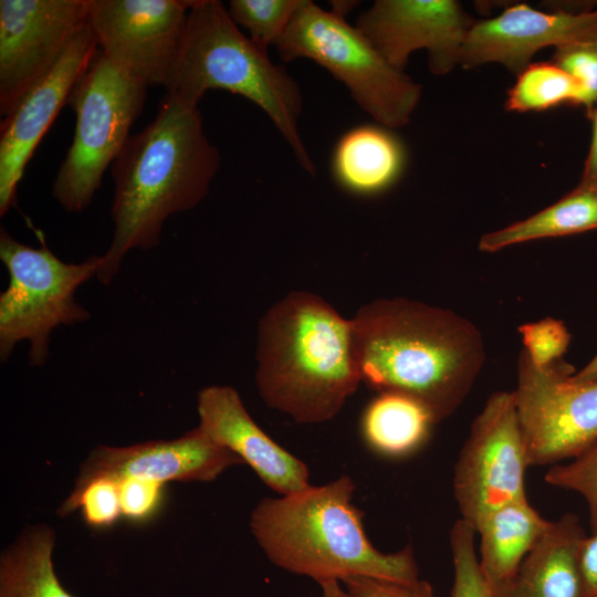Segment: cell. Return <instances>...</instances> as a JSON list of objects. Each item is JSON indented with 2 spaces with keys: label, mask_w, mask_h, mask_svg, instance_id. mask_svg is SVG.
Returning <instances> with one entry per match:
<instances>
[{
  "label": "cell",
  "mask_w": 597,
  "mask_h": 597,
  "mask_svg": "<svg viewBox=\"0 0 597 597\" xmlns=\"http://www.w3.org/2000/svg\"><path fill=\"white\" fill-rule=\"evenodd\" d=\"M219 166L199 107L166 93L154 119L130 135L112 165L114 233L96 279L109 284L129 251L158 245L166 220L203 200Z\"/></svg>",
  "instance_id": "1"
},
{
  "label": "cell",
  "mask_w": 597,
  "mask_h": 597,
  "mask_svg": "<svg viewBox=\"0 0 597 597\" xmlns=\"http://www.w3.org/2000/svg\"><path fill=\"white\" fill-rule=\"evenodd\" d=\"M350 322L362 383L420 401L437 422L463 402L485 362L480 331L451 310L378 298Z\"/></svg>",
  "instance_id": "2"
},
{
  "label": "cell",
  "mask_w": 597,
  "mask_h": 597,
  "mask_svg": "<svg viewBox=\"0 0 597 597\" xmlns=\"http://www.w3.org/2000/svg\"><path fill=\"white\" fill-rule=\"evenodd\" d=\"M256 363L265 405L297 423L329 421L362 383L350 320L306 291L289 293L262 316Z\"/></svg>",
  "instance_id": "3"
},
{
  "label": "cell",
  "mask_w": 597,
  "mask_h": 597,
  "mask_svg": "<svg viewBox=\"0 0 597 597\" xmlns=\"http://www.w3.org/2000/svg\"><path fill=\"white\" fill-rule=\"evenodd\" d=\"M348 475L280 498L262 499L250 516L259 546L275 566L317 584L368 576L400 583L419 580L410 545L383 553L369 541L363 512L354 503Z\"/></svg>",
  "instance_id": "4"
},
{
  "label": "cell",
  "mask_w": 597,
  "mask_h": 597,
  "mask_svg": "<svg viewBox=\"0 0 597 597\" xmlns=\"http://www.w3.org/2000/svg\"><path fill=\"white\" fill-rule=\"evenodd\" d=\"M164 87L197 106L208 90H226L248 98L271 118L298 164L315 174L298 132L302 95L297 83L240 31L221 1H195Z\"/></svg>",
  "instance_id": "5"
},
{
  "label": "cell",
  "mask_w": 597,
  "mask_h": 597,
  "mask_svg": "<svg viewBox=\"0 0 597 597\" xmlns=\"http://www.w3.org/2000/svg\"><path fill=\"white\" fill-rule=\"evenodd\" d=\"M275 46L285 62L308 59L326 69L387 128L408 124L419 104L420 84L392 67L345 15L311 0H302Z\"/></svg>",
  "instance_id": "6"
},
{
  "label": "cell",
  "mask_w": 597,
  "mask_h": 597,
  "mask_svg": "<svg viewBox=\"0 0 597 597\" xmlns=\"http://www.w3.org/2000/svg\"><path fill=\"white\" fill-rule=\"evenodd\" d=\"M147 88L100 51L73 86L67 104L76 117L74 136L52 188L66 212H81L91 205L106 169L130 137Z\"/></svg>",
  "instance_id": "7"
},
{
  "label": "cell",
  "mask_w": 597,
  "mask_h": 597,
  "mask_svg": "<svg viewBox=\"0 0 597 597\" xmlns=\"http://www.w3.org/2000/svg\"><path fill=\"white\" fill-rule=\"evenodd\" d=\"M0 259L9 274V284L0 294V358L7 362L14 347L25 341L29 363L42 366L50 356L52 332L90 318L75 293L97 275L101 255L67 263L44 243L27 245L1 228Z\"/></svg>",
  "instance_id": "8"
},
{
  "label": "cell",
  "mask_w": 597,
  "mask_h": 597,
  "mask_svg": "<svg viewBox=\"0 0 597 597\" xmlns=\"http://www.w3.org/2000/svg\"><path fill=\"white\" fill-rule=\"evenodd\" d=\"M574 374L564 359L537 367L520 353L513 392L530 465L573 460L597 440V380Z\"/></svg>",
  "instance_id": "9"
},
{
  "label": "cell",
  "mask_w": 597,
  "mask_h": 597,
  "mask_svg": "<svg viewBox=\"0 0 597 597\" xmlns=\"http://www.w3.org/2000/svg\"><path fill=\"white\" fill-rule=\"evenodd\" d=\"M528 465L514 392H493L473 420L454 467L453 494L460 519L476 532L491 512L526 498Z\"/></svg>",
  "instance_id": "10"
},
{
  "label": "cell",
  "mask_w": 597,
  "mask_h": 597,
  "mask_svg": "<svg viewBox=\"0 0 597 597\" xmlns=\"http://www.w3.org/2000/svg\"><path fill=\"white\" fill-rule=\"evenodd\" d=\"M196 0H91L88 27L117 67L149 86H165Z\"/></svg>",
  "instance_id": "11"
},
{
  "label": "cell",
  "mask_w": 597,
  "mask_h": 597,
  "mask_svg": "<svg viewBox=\"0 0 597 597\" xmlns=\"http://www.w3.org/2000/svg\"><path fill=\"white\" fill-rule=\"evenodd\" d=\"M91 0L0 1V114L61 60L88 24Z\"/></svg>",
  "instance_id": "12"
},
{
  "label": "cell",
  "mask_w": 597,
  "mask_h": 597,
  "mask_svg": "<svg viewBox=\"0 0 597 597\" xmlns=\"http://www.w3.org/2000/svg\"><path fill=\"white\" fill-rule=\"evenodd\" d=\"M474 20L453 0H377L355 27L381 56L404 72L412 52L426 49L434 75L460 64V54Z\"/></svg>",
  "instance_id": "13"
},
{
  "label": "cell",
  "mask_w": 597,
  "mask_h": 597,
  "mask_svg": "<svg viewBox=\"0 0 597 597\" xmlns=\"http://www.w3.org/2000/svg\"><path fill=\"white\" fill-rule=\"evenodd\" d=\"M98 53L87 24L56 65L17 103L0 125V216L17 201L25 167L70 93Z\"/></svg>",
  "instance_id": "14"
},
{
  "label": "cell",
  "mask_w": 597,
  "mask_h": 597,
  "mask_svg": "<svg viewBox=\"0 0 597 597\" xmlns=\"http://www.w3.org/2000/svg\"><path fill=\"white\" fill-rule=\"evenodd\" d=\"M587 41H597V8L543 12L519 3L474 22L462 46L460 65L472 69L494 62L519 75L540 50Z\"/></svg>",
  "instance_id": "15"
},
{
  "label": "cell",
  "mask_w": 597,
  "mask_h": 597,
  "mask_svg": "<svg viewBox=\"0 0 597 597\" xmlns=\"http://www.w3.org/2000/svg\"><path fill=\"white\" fill-rule=\"evenodd\" d=\"M238 464L244 463L197 427L172 440L146 441L119 448L100 446L84 461L75 485L96 476L117 481L137 478L163 484L169 481L209 482Z\"/></svg>",
  "instance_id": "16"
},
{
  "label": "cell",
  "mask_w": 597,
  "mask_h": 597,
  "mask_svg": "<svg viewBox=\"0 0 597 597\" xmlns=\"http://www.w3.org/2000/svg\"><path fill=\"white\" fill-rule=\"evenodd\" d=\"M199 428L217 444L238 455L280 495L311 485L308 467L269 437L251 418L238 391L209 386L198 394Z\"/></svg>",
  "instance_id": "17"
},
{
  "label": "cell",
  "mask_w": 597,
  "mask_h": 597,
  "mask_svg": "<svg viewBox=\"0 0 597 597\" xmlns=\"http://www.w3.org/2000/svg\"><path fill=\"white\" fill-rule=\"evenodd\" d=\"M586 536L573 513L551 521L514 575L493 589L495 597H583L579 553Z\"/></svg>",
  "instance_id": "18"
},
{
  "label": "cell",
  "mask_w": 597,
  "mask_h": 597,
  "mask_svg": "<svg viewBox=\"0 0 597 597\" xmlns=\"http://www.w3.org/2000/svg\"><path fill=\"white\" fill-rule=\"evenodd\" d=\"M332 174L350 193L373 196L390 188L406 166L400 139L383 125H359L337 140L332 155Z\"/></svg>",
  "instance_id": "19"
},
{
  "label": "cell",
  "mask_w": 597,
  "mask_h": 597,
  "mask_svg": "<svg viewBox=\"0 0 597 597\" xmlns=\"http://www.w3.org/2000/svg\"><path fill=\"white\" fill-rule=\"evenodd\" d=\"M549 523L526 498L498 507L481 521L476 527L480 536L479 563L492 589L514 575Z\"/></svg>",
  "instance_id": "20"
},
{
  "label": "cell",
  "mask_w": 597,
  "mask_h": 597,
  "mask_svg": "<svg viewBox=\"0 0 597 597\" xmlns=\"http://www.w3.org/2000/svg\"><path fill=\"white\" fill-rule=\"evenodd\" d=\"M436 423L420 401L398 392H378L360 416L359 433L373 453L397 460L419 451Z\"/></svg>",
  "instance_id": "21"
},
{
  "label": "cell",
  "mask_w": 597,
  "mask_h": 597,
  "mask_svg": "<svg viewBox=\"0 0 597 597\" xmlns=\"http://www.w3.org/2000/svg\"><path fill=\"white\" fill-rule=\"evenodd\" d=\"M55 534L45 525L27 530L0 559V597H75L53 567Z\"/></svg>",
  "instance_id": "22"
},
{
  "label": "cell",
  "mask_w": 597,
  "mask_h": 597,
  "mask_svg": "<svg viewBox=\"0 0 597 597\" xmlns=\"http://www.w3.org/2000/svg\"><path fill=\"white\" fill-rule=\"evenodd\" d=\"M594 229H597V190L577 186L537 213L483 234L478 249L482 252H496L526 241L570 235Z\"/></svg>",
  "instance_id": "23"
},
{
  "label": "cell",
  "mask_w": 597,
  "mask_h": 597,
  "mask_svg": "<svg viewBox=\"0 0 597 597\" xmlns=\"http://www.w3.org/2000/svg\"><path fill=\"white\" fill-rule=\"evenodd\" d=\"M578 83L553 62L530 63L507 92L505 109L542 112L562 104L580 106Z\"/></svg>",
  "instance_id": "24"
},
{
  "label": "cell",
  "mask_w": 597,
  "mask_h": 597,
  "mask_svg": "<svg viewBox=\"0 0 597 597\" xmlns=\"http://www.w3.org/2000/svg\"><path fill=\"white\" fill-rule=\"evenodd\" d=\"M302 0H231L228 12L237 25L248 30L260 49L275 45L287 29Z\"/></svg>",
  "instance_id": "25"
},
{
  "label": "cell",
  "mask_w": 597,
  "mask_h": 597,
  "mask_svg": "<svg viewBox=\"0 0 597 597\" xmlns=\"http://www.w3.org/2000/svg\"><path fill=\"white\" fill-rule=\"evenodd\" d=\"M77 509H81L82 516L90 526H112L122 515L118 481L108 476H96L74 485L57 513L66 516Z\"/></svg>",
  "instance_id": "26"
},
{
  "label": "cell",
  "mask_w": 597,
  "mask_h": 597,
  "mask_svg": "<svg viewBox=\"0 0 597 597\" xmlns=\"http://www.w3.org/2000/svg\"><path fill=\"white\" fill-rule=\"evenodd\" d=\"M475 530L459 519L450 530L453 583L450 597H495L483 576L475 549Z\"/></svg>",
  "instance_id": "27"
},
{
  "label": "cell",
  "mask_w": 597,
  "mask_h": 597,
  "mask_svg": "<svg viewBox=\"0 0 597 597\" xmlns=\"http://www.w3.org/2000/svg\"><path fill=\"white\" fill-rule=\"evenodd\" d=\"M545 481L579 494L588 507L591 533L597 532V440L567 463L554 464L545 473Z\"/></svg>",
  "instance_id": "28"
},
{
  "label": "cell",
  "mask_w": 597,
  "mask_h": 597,
  "mask_svg": "<svg viewBox=\"0 0 597 597\" xmlns=\"http://www.w3.org/2000/svg\"><path fill=\"white\" fill-rule=\"evenodd\" d=\"M552 62L580 86V106L588 117L597 103V41L577 42L555 48Z\"/></svg>",
  "instance_id": "29"
},
{
  "label": "cell",
  "mask_w": 597,
  "mask_h": 597,
  "mask_svg": "<svg viewBox=\"0 0 597 597\" xmlns=\"http://www.w3.org/2000/svg\"><path fill=\"white\" fill-rule=\"evenodd\" d=\"M519 331L522 335L523 350L537 367L563 359L570 341L566 325L552 317L526 323L520 326Z\"/></svg>",
  "instance_id": "30"
},
{
  "label": "cell",
  "mask_w": 597,
  "mask_h": 597,
  "mask_svg": "<svg viewBox=\"0 0 597 597\" xmlns=\"http://www.w3.org/2000/svg\"><path fill=\"white\" fill-rule=\"evenodd\" d=\"M122 515L135 522L154 517L163 502L164 484L137 478L118 480Z\"/></svg>",
  "instance_id": "31"
},
{
  "label": "cell",
  "mask_w": 597,
  "mask_h": 597,
  "mask_svg": "<svg viewBox=\"0 0 597 597\" xmlns=\"http://www.w3.org/2000/svg\"><path fill=\"white\" fill-rule=\"evenodd\" d=\"M344 587L349 597H434L432 586L422 579L400 583L368 576L346 578Z\"/></svg>",
  "instance_id": "32"
},
{
  "label": "cell",
  "mask_w": 597,
  "mask_h": 597,
  "mask_svg": "<svg viewBox=\"0 0 597 597\" xmlns=\"http://www.w3.org/2000/svg\"><path fill=\"white\" fill-rule=\"evenodd\" d=\"M583 597H597V532L587 535L580 547Z\"/></svg>",
  "instance_id": "33"
},
{
  "label": "cell",
  "mask_w": 597,
  "mask_h": 597,
  "mask_svg": "<svg viewBox=\"0 0 597 597\" xmlns=\"http://www.w3.org/2000/svg\"><path fill=\"white\" fill-rule=\"evenodd\" d=\"M591 122V140L589 150L585 160L580 182V188L597 190V103L589 114Z\"/></svg>",
  "instance_id": "34"
},
{
  "label": "cell",
  "mask_w": 597,
  "mask_h": 597,
  "mask_svg": "<svg viewBox=\"0 0 597 597\" xmlns=\"http://www.w3.org/2000/svg\"><path fill=\"white\" fill-rule=\"evenodd\" d=\"M576 381L597 380V354L577 373L573 375Z\"/></svg>",
  "instance_id": "35"
},
{
  "label": "cell",
  "mask_w": 597,
  "mask_h": 597,
  "mask_svg": "<svg viewBox=\"0 0 597 597\" xmlns=\"http://www.w3.org/2000/svg\"><path fill=\"white\" fill-rule=\"evenodd\" d=\"M322 597H349L347 590L342 587L341 582L329 580L318 584Z\"/></svg>",
  "instance_id": "36"
}]
</instances>
